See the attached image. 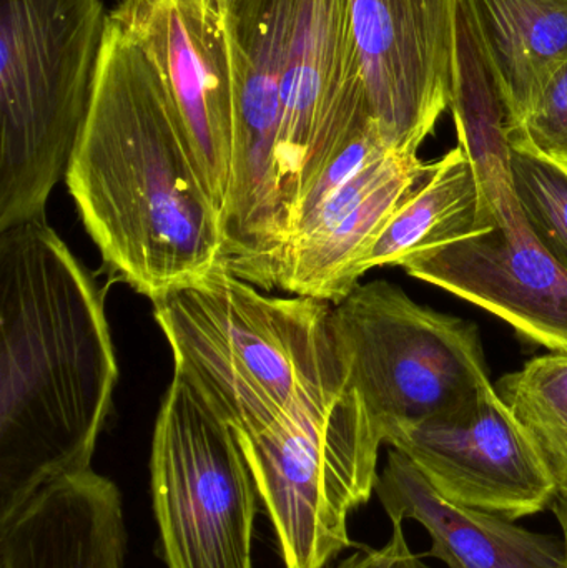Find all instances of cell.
<instances>
[{
    "label": "cell",
    "instance_id": "cell-1",
    "mask_svg": "<svg viewBox=\"0 0 567 568\" xmlns=\"http://www.w3.org/2000/svg\"><path fill=\"white\" fill-rule=\"evenodd\" d=\"M65 183L103 262L150 301L229 270L222 212L172 100L112 19Z\"/></svg>",
    "mask_w": 567,
    "mask_h": 568
},
{
    "label": "cell",
    "instance_id": "cell-2",
    "mask_svg": "<svg viewBox=\"0 0 567 568\" xmlns=\"http://www.w3.org/2000/svg\"><path fill=\"white\" fill-rule=\"evenodd\" d=\"M117 381L89 270L45 216L0 230V514L92 467Z\"/></svg>",
    "mask_w": 567,
    "mask_h": 568
},
{
    "label": "cell",
    "instance_id": "cell-3",
    "mask_svg": "<svg viewBox=\"0 0 567 568\" xmlns=\"http://www.w3.org/2000/svg\"><path fill=\"white\" fill-rule=\"evenodd\" d=\"M152 303L175 373L239 437L325 416L350 390L328 301L222 270Z\"/></svg>",
    "mask_w": 567,
    "mask_h": 568
},
{
    "label": "cell",
    "instance_id": "cell-4",
    "mask_svg": "<svg viewBox=\"0 0 567 568\" xmlns=\"http://www.w3.org/2000/svg\"><path fill=\"white\" fill-rule=\"evenodd\" d=\"M103 0H0V230L45 216L85 125Z\"/></svg>",
    "mask_w": 567,
    "mask_h": 568
},
{
    "label": "cell",
    "instance_id": "cell-5",
    "mask_svg": "<svg viewBox=\"0 0 567 568\" xmlns=\"http://www.w3.org/2000/svg\"><path fill=\"white\" fill-rule=\"evenodd\" d=\"M332 326L350 387L383 444L396 427L452 413L493 384L475 323L385 280L360 283L333 304Z\"/></svg>",
    "mask_w": 567,
    "mask_h": 568
},
{
    "label": "cell",
    "instance_id": "cell-6",
    "mask_svg": "<svg viewBox=\"0 0 567 568\" xmlns=\"http://www.w3.org/2000/svg\"><path fill=\"white\" fill-rule=\"evenodd\" d=\"M153 513L169 568H253L256 489L236 434L173 373L150 454Z\"/></svg>",
    "mask_w": 567,
    "mask_h": 568
},
{
    "label": "cell",
    "instance_id": "cell-7",
    "mask_svg": "<svg viewBox=\"0 0 567 568\" xmlns=\"http://www.w3.org/2000/svg\"><path fill=\"white\" fill-rule=\"evenodd\" d=\"M298 0L226 3L235 99L232 183L223 210L230 273L276 287L288 240L279 180V133L286 55Z\"/></svg>",
    "mask_w": 567,
    "mask_h": 568
},
{
    "label": "cell",
    "instance_id": "cell-8",
    "mask_svg": "<svg viewBox=\"0 0 567 568\" xmlns=\"http://www.w3.org/2000/svg\"><path fill=\"white\" fill-rule=\"evenodd\" d=\"M433 163V162H432ZM432 163L389 149L375 120L330 163L296 213L276 287L336 304L363 278V262Z\"/></svg>",
    "mask_w": 567,
    "mask_h": 568
},
{
    "label": "cell",
    "instance_id": "cell-9",
    "mask_svg": "<svg viewBox=\"0 0 567 568\" xmlns=\"http://www.w3.org/2000/svg\"><path fill=\"white\" fill-rule=\"evenodd\" d=\"M350 0H298L279 133L286 230L330 163L372 122Z\"/></svg>",
    "mask_w": 567,
    "mask_h": 568
},
{
    "label": "cell",
    "instance_id": "cell-10",
    "mask_svg": "<svg viewBox=\"0 0 567 568\" xmlns=\"http://www.w3.org/2000/svg\"><path fill=\"white\" fill-rule=\"evenodd\" d=\"M149 59L220 212L232 183L235 99L223 0H120L110 12Z\"/></svg>",
    "mask_w": 567,
    "mask_h": 568
},
{
    "label": "cell",
    "instance_id": "cell-11",
    "mask_svg": "<svg viewBox=\"0 0 567 568\" xmlns=\"http://www.w3.org/2000/svg\"><path fill=\"white\" fill-rule=\"evenodd\" d=\"M385 444L458 506L516 523L558 499L551 470L495 384L452 413L396 427Z\"/></svg>",
    "mask_w": 567,
    "mask_h": 568
},
{
    "label": "cell",
    "instance_id": "cell-12",
    "mask_svg": "<svg viewBox=\"0 0 567 568\" xmlns=\"http://www.w3.org/2000/svg\"><path fill=\"white\" fill-rule=\"evenodd\" d=\"M373 120L396 153L418 155L452 109L462 0H350Z\"/></svg>",
    "mask_w": 567,
    "mask_h": 568
},
{
    "label": "cell",
    "instance_id": "cell-13",
    "mask_svg": "<svg viewBox=\"0 0 567 568\" xmlns=\"http://www.w3.org/2000/svg\"><path fill=\"white\" fill-rule=\"evenodd\" d=\"M403 268L499 317L525 339L567 353V268L539 243L522 209Z\"/></svg>",
    "mask_w": 567,
    "mask_h": 568
},
{
    "label": "cell",
    "instance_id": "cell-14",
    "mask_svg": "<svg viewBox=\"0 0 567 568\" xmlns=\"http://www.w3.org/2000/svg\"><path fill=\"white\" fill-rule=\"evenodd\" d=\"M122 494L93 467L0 514V568H125Z\"/></svg>",
    "mask_w": 567,
    "mask_h": 568
},
{
    "label": "cell",
    "instance_id": "cell-15",
    "mask_svg": "<svg viewBox=\"0 0 567 568\" xmlns=\"http://www.w3.org/2000/svg\"><path fill=\"white\" fill-rule=\"evenodd\" d=\"M376 496L392 523L415 520L432 537L429 556L448 568H561L563 537L531 532L513 520L443 499L422 470L389 449Z\"/></svg>",
    "mask_w": 567,
    "mask_h": 568
},
{
    "label": "cell",
    "instance_id": "cell-16",
    "mask_svg": "<svg viewBox=\"0 0 567 568\" xmlns=\"http://www.w3.org/2000/svg\"><path fill=\"white\" fill-rule=\"evenodd\" d=\"M462 9L512 129L567 65V0H462Z\"/></svg>",
    "mask_w": 567,
    "mask_h": 568
},
{
    "label": "cell",
    "instance_id": "cell-17",
    "mask_svg": "<svg viewBox=\"0 0 567 568\" xmlns=\"http://www.w3.org/2000/svg\"><path fill=\"white\" fill-rule=\"evenodd\" d=\"M459 145L478 180L479 229L519 210L513 189L512 153L505 106L492 72L479 52L465 13H459L458 72L452 102Z\"/></svg>",
    "mask_w": 567,
    "mask_h": 568
},
{
    "label": "cell",
    "instance_id": "cell-18",
    "mask_svg": "<svg viewBox=\"0 0 567 568\" xmlns=\"http://www.w3.org/2000/svg\"><path fill=\"white\" fill-rule=\"evenodd\" d=\"M478 180L462 145L432 163L425 182L392 216L363 262V275L378 266H405L422 253L479 229Z\"/></svg>",
    "mask_w": 567,
    "mask_h": 568
},
{
    "label": "cell",
    "instance_id": "cell-19",
    "mask_svg": "<svg viewBox=\"0 0 567 568\" xmlns=\"http://www.w3.org/2000/svg\"><path fill=\"white\" fill-rule=\"evenodd\" d=\"M567 499V353L533 357L496 384Z\"/></svg>",
    "mask_w": 567,
    "mask_h": 568
},
{
    "label": "cell",
    "instance_id": "cell-20",
    "mask_svg": "<svg viewBox=\"0 0 567 568\" xmlns=\"http://www.w3.org/2000/svg\"><path fill=\"white\" fill-rule=\"evenodd\" d=\"M519 209L543 246L567 268V175L525 153H512Z\"/></svg>",
    "mask_w": 567,
    "mask_h": 568
},
{
    "label": "cell",
    "instance_id": "cell-21",
    "mask_svg": "<svg viewBox=\"0 0 567 568\" xmlns=\"http://www.w3.org/2000/svg\"><path fill=\"white\" fill-rule=\"evenodd\" d=\"M508 139L515 152L567 175V65L553 77L531 112L508 129Z\"/></svg>",
    "mask_w": 567,
    "mask_h": 568
},
{
    "label": "cell",
    "instance_id": "cell-22",
    "mask_svg": "<svg viewBox=\"0 0 567 568\" xmlns=\"http://www.w3.org/2000/svg\"><path fill=\"white\" fill-rule=\"evenodd\" d=\"M392 537L385 546L379 549L362 547L358 552L332 568H432L423 556L409 549L403 523H392Z\"/></svg>",
    "mask_w": 567,
    "mask_h": 568
},
{
    "label": "cell",
    "instance_id": "cell-23",
    "mask_svg": "<svg viewBox=\"0 0 567 568\" xmlns=\"http://www.w3.org/2000/svg\"><path fill=\"white\" fill-rule=\"evenodd\" d=\"M555 514L556 520H558L559 529L563 532V542H565V562L561 568H567V499L559 497L553 504L551 509Z\"/></svg>",
    "mask_w": 567,
    "mask_h": 568
},
{
    "label": "cell",
    "instance_id": "cell-24",
    "mask_svg": "<svg viewBox=\"0 0 567 568\" xmlns=\"http://www.w3.org/2000/svg\"><path fill=\"white\" fill-rule=\"evenodd\" d=\"M223 2L229 3V2H230V0H223Z\"/></svg>",
    "mask_w": 567,
    "mask_h": 568
}]
</instances>
